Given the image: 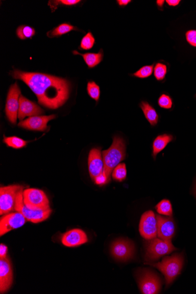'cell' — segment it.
<instances>
[{
    "label": "cell",
    "mask_w": 196,
    "mask_h": 294,
    "mask_svg": "<svg viewBox=\"0 0 196 294\" xmlns=\"http://www.w3.org/2000/svg\"><path fill=\"white\" fill-rule=\"evenodd\" d=\"M154 71V64L151 65H145L133 74L132 76L136 78L145 79L152 75Z\"/></svg>",
    "instance_id": "83f0119b"
},
{
    "label": "cell",
    "mask_w": 196,
    "mask_h": 294,
    "mask_svg": "<svg viewBox=\"0 0 196 294\" xmlns=\"http://www.w3.org/2000/svg\"><path fill=\"white\" fill-rule=\"evenodd\" d=\"M23 192L24 190H22L18 195L15 211L22 213L26 220L32 223H39L48 219L52 213V210H35L29 209L24 203Z\"/></svg>",
    "instance_id": "ba28073f"
},
{
    "label": "cell",
    "mask_w": 196,
    "mask_h": 294,
    "mask_svg": "<svg viewBox=\"0 0 196 294\" xmlns=\"http://www.w3.org/2000/svg\"><path fill=\"white\" fill-rule=\"evenodd\" d=\"M61 241L62 245L68 247H75L87 243L88 239L85 231L75 228L65 233L62 236Z\"/></svg>",
    "instance_id": "ac0fdd59"
},
{
    "label": "cell",
    "mask_w": 196,
    "mask_h": 294,
    "mask_svg": "<svg viewBox=\"0 0 196 294\" xmlns=\"http://www.w3.org/2000/svg\"><path fill=\"white\" fill-rule=\"evenodd\" d=\"M26 221L25 217L20 212H11L4 215L0 219V236L23 226Z\"/></svg>",
    "instance_id": "7c38bea8"
},
{
    "label": "cell",
    "mask_w": 196,
    "mask_h": 294,
    "mask_svg": "<svg viewBox=\"0 0 196 294\" xmlns=\"http://www.w3.org/2000/svg\"><path fill=\"white\" fill-rule=\"evenodd\" d=\"M157 235L160 239L171 240L176 233V225L172 218H165L157 215Z\"/></svg>",
    "instance_id": "2e32d148"
},
{
    "label": "cell",
    "mask_w": 196,
    "mask_h": 294,
    "mask_svg": "<svg viewBox=\"0 0 196 294\" xmlns=\"http://www.w3.org/2000/svg\"><path fill=\"white\" fill-rule=\"evenodd\" d=\"M165 2L164 0H157V1H156L157 7L159 8H161V10H162V8L163 7V5L165 4Z\"/></svg>",
    "instance_id": "74e56055"
},
{
    "label": "cell",
    "mask_w": 196,
    "mask_h": 294,
    "mask_svg": "<svg viewBox=\"0 0 196 294\" xmlns=\"http://www.w3.org/2000/svg\"><path fill=\"white\" fill-rule=\"evenodd\" d=\"M139 232L144 239L147 240L155 238L157 234V219L152 211L143 214L139 224Z\"/></svg>",
    "instance_id": "8fae6325"
},
{
    "label": "cell",
    "mask_w": 196,
    "mask_h": 294,
    "mask_svg": "<svg viewBox=\"0 0 196 294\" xmlns=\"http://www.w3.org/2000/svg\"><path fill=\"white\" fill-rule=\"evenodd\" d=\"M117 2L121 7H124V6L129 4L131 1L130 0H118Z\"/></svg>",
    "instance_id": "8d00e7d4"
},
{
    "label": "cell",
    "mask_w": 196,
    "mask_h": 294,
    "mask_svg": "<svg viewBox=\"0 0 196 294\" xmlns=\"http://www.w3.org/2000/svg\"><path fill=\"white\" fill-rule=\"evenodd\" d=\"M35 34V29L28 25H21L17 29V37L21 40L31 38Z\"/></svg>",
    "instance_id": "484cf974"
},
{
    "label": "cell",
    "mask_w": 196,
    "mask_h": 294,
    "mask_svg": "<svg viewBox=\"0 0 196 294\" xmlns=\"http://www.w3.org/2000/svg\"><path fill=\"white\" fill-rule=\"evenodd\" d=\"M79 2L80 0H60V1H49V5L52 8V12L54 11L59 4L64 5H75Z\"/></svg>",
    "instance_id": "1f68e13d"
},
{
    "label": "cell",
    "mask_w": 196,
    "mask_h": 294,
    "mask_svg": "<svg viewBox=\"0 0 196 294\" xmlns=\"http://www.w3.org/2000/svg\"><path fill=\"white\" fill-rule=\"evenodd\" d=\"M23 200L25 206L35 210L50 209L48 197L43 191L37 189L24 190Z\"/></svg>",
    "instance_id": "52a82bcc"
},
{
    "label": "cell",
    "mask_w": 196,
    "mask_h": 294,
    "mask_svg": "<svg viewBox=\"0 0 196 294\" xmlns=\"http://www.w3.org/2000/svg\"><path fill=\"white\" fill-rule=\"evenodd\" d=\"M173 140V136L170 134L160 135L154 139L152 145V157L156 159L157 154L165 149L168 144Z\"/></svg>",
    "instance_id": "d6986e66"
},
{
    "label": "cell",
    "mask_w": 196,
    "mask_h": 294,
    "mask_svg": "<svg viewBox=\"0 0 196 294\" xmlns=\"http://www.w3.org/2000/svg\"><path fill=\"white\" fill-rule=\"evenodd\" d=\"M186 38L190 45L196 47V30H189L187 32Z\"/></svg>",
    "instance_id": "d6a6232c"
},
{
    "label": "cell",
    "mask_w": 196,
    "mask_h": 294,
    "mask_svg": "<svg viewBox=\"0 0 196 294\" xmlns=\"http://www.w3.org/2000/svg\"><path fill=\"white\" fill-rule=\"evenodd\" d=\"M4 143L7 145L8 147H13L14 148H22L25 147L27 144V142L23 140V139L16 136H11V137H5L4 136Z\"/></svg>",
    "instance_id": "d4e9b609"
},
{
    "label": "cell",
    "mask_w": 196,
    "mask_h": 294,
    "mask_svg": "<svg viewBox=\"0 0 196 294\" xmlns=\"http://www.w3.org/2000/svg\"><path fill=\"white\" fill-rule=\"evenodd\" d=\"M24 187L10 185L0 188V215H5L15 210L16 199L19 193Z\"/></svg>",
    "instance_id": "8992f818"
},
{
    "label": "cell",
    "mask_w": 196,
    "mask_h": 294,
    "mask_svg": "<svg viewBox=\"0 0 196 294\" xmlns=\"http://www.w3.org/2000/svg\"><path fill=\"white\" fill-rule=\"evenodd\" d=\"M21 90L17 83L12 85L8 91L5 106L6 115L11 123L16 124L19 114Z\"/></svg>",
    "instance_id": "30bf717a"
},
{
    "label": "cell",
    "mask_w": 196,
    "mask_h": 294,
    "mask_svg": "<svg viewBox=\"0 0 196 294\" xmlns=\"http://www.w3.org/2000/svg\"><path fill=\"white\" fill-rule=\"evenodd\" d=\"M158 105L163 109H171L173 106V100L168 95L162 94L157 100Z\"/></svg>",
    "instance_id": "4dcf8cb0"
},
{
    "label": "cell",
    "mask_w": 196,
    "mask_h": 294,
    "mask_svg": "<svg viewBox=\"0 0 196 294\" xmlns=\"http://www.w3.org/2000/svg\"><path fill=\"white\" fill-rule=\"evenodd\" d=\"M87 92L91 98L97 102L99 100L100 94V88L96 82L91 81L88 83Z\"/></svg>",
    "instance_id": "f1b7e54d"
},
{
    "label": "cell",
    "mask_w": 196,
    "mask_h": 294,
    "mask_svg": "<svg viewBox=\"0 0 196 294\" xmlns=\"http://www.w3.org/2000/svg\"><path fill=\"white\" fill-rule=\"evenodd\" d=\"M157 212L166 216H172L173 215V208H172L171 202L167 199H163L160 201L155 207Z\"/></svg>",
    "instance_id": "603a6c76"
},
{
    "label": "cell",
    "mask_w": 196,
    "mask_h": 294,
    "mask_svg": "<svg viewBox=\"0 0 196 294\" xmlns=\"http://www.w3.org/2000/svg\"><path fill=\"white\" fill-rule=\"evenodd\" d=\"M166 2H167V4L169 6H172V7H176V6L179 4L180 1V0H167Z\"/></svg>",
    "instance_id": "d590c367"
},
{
    "label": "cell",
    "mask_w": 196,
    "mask_h": 294,
    "mask_svg": "<svg viewBox=\"0 0 196 294\" xmlns=\"http://www.w3.org/2000/svg\"><path fill=\"white\" fill-rule=\"evenodd\" d=\"M88 163L89 173L92 180H94L103 171L102 153L100 148H94L90 151Z\"/></svg>",
    "instance_id": "9a60e30c"
},
{
    "label": "cell",
    "mask_w": 196,
    "mask_h": 294,
    "mask_svg": "<svg viewBox=\"0 0 196 294\" xmlns=\"http://www.w3.org/2000/svg\"><path fill=\"white\" fill-rule=\"evenodd\" d=\"M135 252V245L126 239H118L112 243L111 253L115 260L127 261L132 259Z\"/></svg>",
    "instance_id": "9c48e42d"
},
{
    "label": "cell",
    "mask_w": 196,
    "mask_h": 294,
    "mask_svg": "<svg viewBox=\"0 0 196 294\" xmlns=\"http://www.w3.org/2000/svg\"><path fill=\"white\" fill-rule=\"evenodd\" d=\"M142 111L144 112L145 117L146 118L148 123L151 126H155L159 122V115L150 104L147 101H142L139 105Z\"/></svg>",
    "instance_id": "ffe728a7"
},
{
    "label": "cell",
    "mask_w": 196,
    "mask_h": 294,
    "mask_svg": "<svg viewBox=\"0 0 196 294\" xmlns=\"http://www.w3.org/2000/svg\"><path fill=\"white\" fill-rule=\"evenodd\" d=\"M94 181L96 185L98 186H103L109 182L108 178L103 172L99 176H98Z\"/></svg>",
    "instance_id": "836d02e7"
},
{
    "label": "cell",
    "mask_w": 196,
    "mask_h": 294,
    "mask_svg": "<svg viewBox=\"0 0 196 294\" xmlns=\"http://www.w3.org/2000/svg\"><path fill=\"white\" fill-rule=\"evenodd\" d=\"M139 289L142 294H156L161 289V281L155 273L148 269H140L136 272Z\"/></svg>",
    "instance_id": "5b68a950"
},
{
    "label": "cell",
    "mask_w": 196,
    "mask_h": 294,
    "mask_svg": "<svg viewBox=\"0 0 196 294\" xmlns=\"http://www.w3.org/2000/svg\"><path fill=\"white\" fill-rule=\"evenodd\" d=\"M102 153L104 163L103 173L106 175L109 182L112 172L116 166L125 159V142L120 136H115L113 139L111 147Z\"/></svg>",
    "instance_id": "7a4b0ae2"
},
{
    "label": "cell",
    "mask_w": 196,
    "mask_h": 294,
    "mask_svg": "<svg viewBox=\"0 0 196 294\" xmlns=\"http://www.w3.org/2000/svg\"><path fill=\"white\" fill-rule=\"evenodd\" d=\"M184 261L185 258L183 253L174 254L172 256L163 258L161 262L150 264V265L158 269L164 275L166 287H168L182 272Z\"/></svg>",
    "instance_id": "3957f363"
},
{
    "label": "cell",
    "mask_w": 196,
    "mask_h": 294,
    "mask_svg": "<svg viewBox=\"0 0 196 294\" xmlns=\"http://www.w3.org/2000/svg\"><path fill=\"white\" fill-rule=\"evenodd\" d=\"M8 247L4 245H0V259H3L8 257Z\"/></svg>",
    "instance_id": "e575fe53"
},
{
    "label": "cell",
    "mask_w": 196,
    "mask_h": 294,
    "mask_svg": "<svg viewBox=\"0 0 196 294\" xmlns=\"http://www.w3.org/2000/svg\"><path fill=\"white\" fill-rule=\"evenodd\" d=\"M11 75L13 78L24 82L37 96L38 103L47 108L58 109L69 98L71 85L65 79L18 70H14Z\"/></svg>",
    "instance_id": "6da1fadb"
},
{
    "label": "cell",
    "mask_w": 196,
    "mask_h": 294,
    "mask_svg": "<svg viewBox=\"0 0 196 294\" xmlns=\"http://www.w3.org/2000/svg\"><path fill=\"white\" fill-rule=\"evenodd\" d=\"M171 240L153 239L145 244V258L147 261H157L160 258L177 250Z\"/></svg>",
    "instance_id": "277c9868"
},
{
    "label": "cell",
    "mask_w": 196,
    "mask_h": 294,
    "mask_svg": "<svg viewBox=\"0 0 196 294\" xmlns=\"http://www.w3.org/2000/svg\"><path fill=\"white\" fill-rule=\"evenodd\" d=\"M74 55H81L84 58L85 63L90 68H93L99 65L103 60V50L101 49L98 53H81L77 52L76 50L73 51Z\"/></svg>",
    "instance_id": "44dd1931"
},
{
    "label": "cell",
    "mask_w": 196,
    "mask_h": 294,
    "mask_svg": "<svg viewBox=\"0 0 196 294\" xmlns=\"http://www.w3.org/2000/svg\"></svg>",
    "instance_id": "f35d334b"
},
{
    "label": "cell",
    "mask_w": 196,
    "mask_h": 294,
    "mask_svg": "<svg viewBox=\"0 0 196 294\" xmlns=\"http://www.w3.org/2000/svg\"><path fill=\"white\" fill-rule=\"evenodd\" d=\"M96 40L91 32L85 35V36L82 38L80 48L82 49L89 50L93 48Z\"/></svg>",
    "instance_id": "f546056e"
},
{
    "label": "cell",
    "mask_w": 196,
    "mask_h": 294,
    "mask_svg": "<svg viewBox=\"0 0 196 294\" xmlns=\"http://www.w3.org/2000/svg\"><path fill=\"white\" fill-rule=\"evenodd\" d=\"M154 76L157 81H163L165 79L168 73V67L166 65L158 62L154 68Z\"/></svg>",
    "instance_id": "4316f807"
},
{
    "label": "cell",
    "mask_w": 196,
    "mask_h": 294,
    "mask_svg": "<svg viewBox=\"0 0 196 294\" xmlns=\"http://www.w3.org/2000/svg\"><path fill=\"white\" fill-rule=\"evenodd\" d=\"M13 283V270L10 258L0 259V293L10 290Z\"/></svg>",
    "instance_id": "4fadbf2b"
},
{
    "label": "cell",
    "mask_w": 196,
    "mask_h": 294,
    "mask_svg": "<svg viewBox=\"0 0 196 294\" xmlns=\"http://www.w3.org/2000/svg\"><path fill=\"white\" fill-rule=\"evenodd\" d=\"M20 105L18 118L21 121H23L25 117H34L44 114L42 108L37 104L26 99V98L21 96L20 97Z\"/></svg>",
    "instance_id": "e0dca14e"
},
{
    "label": "cell",
    "mask_w": 196,
    "mask_h": 294,
    "mask_svg": "<svg viewBox=\"0 0 196 294\" xmlns=\"http://www.w3.org/2000/svg\"><path fill=\"white\" fill-rule=\"evenodd\" d=\"M75 29V26L69 24L64 23L59 25L56 28H53L52 31H50L47 33V35L49 38L62 36V35L66 34Z\"/></svg>",
    "instance_id": "7402d4cb"
},
{
    "label": "cell",
    "mask_w": 196,
    "mask_h": 294,
    "mask_svg": "<svg viewBox=\"0 0 196 294\" xmlns=\"http://www.w3.org/2000/svg\"><path fill=\"white\" fill-rule=\"evenodd\" d=\"M55 115L49 116H34L29 117L25 120L21 121L19 123L20 127L26 129L35 130V131H45L47 129L49 122L54 120Z\"/></svg>",
    "instance_id": "5bb4252c"
},
{
    "label": "cell",
    "mask_w": 196,
    "mask_h": 294,
    "mask_svg": "<svg viewBox=\"0 0 196 294\" xmlns=\"http://www.w3.org/2000/svg\"><path fill=\"white\" fill-rule=\"evenodd\" d=\"M126 167L124 163H120L117 166H116L112 172V177L113 179L117 181V182H123L126 179Z\"/></svg>",
    "instance_id": "cb8c5ba5"
}]
</instances>
